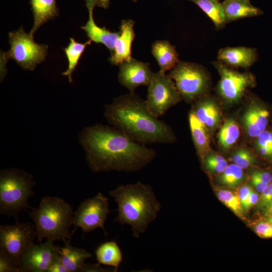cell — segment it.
<instances>
[{"mask_svg": "<svg viewBox=\"0 0 272 272\" xmlns=\"http://www.w3.org/2000/svg\"><path fill=\"white\" fill-rule=\"evenodd\" d=\"M268 213H272V204L266 210Z\"/></svg>", "mask_w": 272, "mask_h": 272, "instance_id": "obj_45", "label": "cell"}, {"mask_svg": "<svg viewBox=\"0 0 272 272\" xmlns=\"http://www.w3.org/2000/svg\"><path fill=\"white\" fill-rule=\"evenodd\" d=\"M259 198V194L254 190H252L247 198L243 209V210L248 211L254 205L257 203Z\"/></svg>", "mask_w": 272, "mask_h": 272, "instance_id": "obj_38", "label": "cell"}, {"mask_svg": "<svg viewBox=\"0 0 272 272\" xmlns=\"http://www.w3.org/2000/svg\"><path fill=\"white\" fill-rule=\"evenodd\" d=\"M244 178L243 169L235 164L228 165L219 177V181L222 185L233 188H237Z\"/></svg>", "mask_w": 272, "mask_h": 272, "instance_id": "obj_28", "label": "cell"}, {"mask_svg": "<svg viewBox=\"0 0 272 272\" xmlns=\"http://www.w3.org/2000/svg\"><path fill=\"white\" fill-rule=\"evenodd\" d=\"M106 269L102 268L99 264H86L81 271H106Z\"/></svg>", "mask_w": 272, "mask_h": 272, "instance_id": "obj_41", "label": "cell"}, {"mask_svg": "<svg viewBox=\"0 0 272 272\" xmlns=\"http://www.w3.org/2000/svg\"><path fill=\"white\" fill-rule=\"evenodd\" d=\"M79 141L89 167L95 172L138 171L157 154L120 130L100 123L84 127L79 133Z\"/></svg>", "mask_w": 272, "mask_h": 272, "instance_id": "obj_1", "label": "cell"}, {"mask_svg": "<svg viewBox=\"0 0 272 272\" xmlns=\"http://www.w3.org/2000/svg\"><path fill=\"white\" fill-rule=\"evenodd\" d=\"M255 233L263 238H272V225L267 222L257 223L254 228Z\"/></svg>", "mask_w": 272, "mask_h": 272, "instance_id": "obj_33", "label": "cell"}, {"mask_svg": "<svg viewBox=\"0 0 272 272\" xmlns=\"http://www.w3.org/2000/svg\"><path fill=\"white\" fill-rule=\"evenodd\" d=\"M263 182L269 184L272 182V175L269 172L256 170L252 172Z\"/></svg>", "mask_w": 272, "mask_h": 272, "instance_id": "obj_40", "label": "cell"}, {"mask_svg": "<svg viewBox=\"0 0 272 272\" xmlns=\"http://www.w3.org/2000/svg\"><path fill=\"white\" fill-rule=\"evenodd\" d=\"M89 12V19L86 24L81 28L86 33L87 36L92 41L104 45L113 52L115 42L119 35L120 31L112 32L105 27L98 26L94 20L93 10L96 6L92 0H86Z\"/></svg>", "mask_w": 272, "mask_h": 272, "instance_id": "obj_16", "label": "cell"}, {"mask_svg": "<svg viewBox=\"0 0 272 272\" xmlns=\"http://www.w3.org/2000/svg\"><path fill=\"white\" fill-rule=\"evenodd\" d=\"M219 200L239 216L243 215V209L241 206L238 193L227 189H221L218 191Z\"/></svg>", "mask_w": 272, "mask_h": 272, "instance_id": "obj_29", "label": "cell"}, {"mask_svg": "<svg viewBox=\"0 0 272 272\" xmlns=\"http://www.w3.org/2000/svg\"><path fill=\"white\" fill-rule=\"evenodd\" d=\"M92 42L89 39L84 43H80L76 41L73 38H71L69 45L63 48L68 61V67L66 70L62 73V75L67 77L70 83L73 82L72 73L76 69L85 48L91 44Z\"/></svg>", "mask_w": 272, "mask_h": 272, "instance_id": "obj_26", "label": "cell"}, {"mask_svg": "<svg viewBox=\"0 0 272 272\" xmlns=\"http://www.w3.org/2000/svg\"><path fill=\"white\" fill-rule=\"evenodd\" d=\"M189 124L197 153L203 160L210 150V140L207 127L196 116L191 110L188 116Z\"/></svg>", "mask_w": 272, "mask_h": 272, "instance_id": "obj_21", "label": "cell"}, {"mask_svg": "<svg viewBox=\"0 0 272 272\" xmlns=\"http://www.w3.org/2000/svg\"><path fill=\"white\" fill-rule=\"evenodd\" d=\"M232 160L234 164L243 169L247 168L255 162V159L251 153L246 149H240L236 151L232 156Z\"/></svg>", "mask_w": 272, "mask_h": 272, "instance_id": "obj_31", "label": "cell"}, {"mask_svg": "<svg viewBox=\"0 0 272 272\" xmlns=\"http://www.w3.org/2000/svg\"><path fill=\"white\" fill-rule=\"evenodd\" d=\"M167 76L173 81L182 98L188 102L204 96L210 86L207 69L195 62L180 60Z\"/></svg>", "mask_w": 272, "mask_h": 272, "instance_id": "obj_6", "label": "cell"}, {"mask_svg": "<svg viewBox=\"0 0 272 272\" xmlns=\"http://www.w3.org/2000/svg\"><path fill=\"white\" fill-rule=\"evenodd\" d=\"M257 138V147H265L272 153V132L264 130Z\"/></svg>", "mask_w": 272, "mask_h": 272, "instance_id": "obj_34", "label": "cell"}, {"mask_svg": "<svg viewBox=\"0 0 272 272\" xmlns=\"http://www.w3.org/2000/svg\"><path fill=\"white\" fill-rule=\"evenodd\" d=\"M249 107L243 116V124L248 134L251 137L257 138L265 129L269 113L254 103Z\"/></svg>", "mask_w": 272, "mask_h": 272, "instance_id": "obj_20", "label": "cell"}, {"mask_svg": "<svg viewBox=\"0 0 272 272\" xmlns=\"http://www.w3.org/2000/svg\"><path fill=\"white\" fill-rule=\"evenodd\" d=\"M96 6L104 9H107L109 7L110 0H92Z\"/></svg>", "mask_w": 272, "mask_h": 272, "instance_id": "obj_42", "label": "cell"}, {"mask_svg": "<svg viewBox=\"0 0 272 272\" xmlns=\"http://www.w3.org/2000/svg\"><path fill=\"white\" fill-rule=\"evenodd\" d=\"M10 48L3 53L5 62L12 59L22 69L33 71L36 66L45 60L48 46L36 43L33 37L23 27L9 33Z\"/></svg>", "mask_w": 272, "mask_h": 272, "instance_id": "obj_8", "label": "cell"}, {"mask_svg": "<svg viewBox=\"0 0 272 272\" xmlns=\"http://www.w3.org/2000/svg\"><path fill=\"white\" fill-rule=\"evenodd\" d=\"M34 222L38 241L44 239L54 241L71 240L74 212L72 206L64 199L54 196L41 198L37 208L29 212Z\"/></svg>", "mask_w": 272, "mask_h": 272, "instance_id": "obj_4", "label": "cell"}, {"mask_svg": "<svg viewBox=\"0 0 272 272\" xmlns=\"http://www.w3.org/2000/svg\"><path fill=\"white\" fill-rule=\"evenodd\" d=\"M33 177L21 169H5L0 172V214L17 218L22 210L31 208L28 199L34 195Z\"/></svg>", "mask_w": 272, "mask_h": 272, "instance_id": "obj_5", "label": "cell"}, {"mask_svg": "<svg viewBox=\"0 0 272 272\" xmlns=\"http://www.w3.org/2000/svg\"><path fill=\"white\" fill-rule=\"evenodd\" d=\"M223 1H224V0H223Z\"/></svg>", "mask_w": 272, "mask_h": 272, "instance_id": "obj_47", "label": "cell"}, {"mask_svg": "<svg viewBox=\"0 0 272 272\" xmlns=\"http://www.w3.org/2000/svg\"><path fill=\"white\" fill-rule=\"evenodd\" d=\"M109 199L101 192L82 201L74 213L73 225L89 233L101 228L107 234L104 225L109 213Z\"/></svg>", "mask_w": 272, "mask_h": 272, "instance_id": "obj_11", "label": "cell"}, {"mask_svg": "<svg viewBox=\"0 0 272 272\" xmlns=\"http://www.w3.org/2000/svg\"><path fill=\"white\" fill-rule=\"evenodd\" d=\"M203 160L206 169L214 173L221 174L228 166L224 158L218 154L207 155Z\"/></svg>", "mask_w": 272, "mask_h": 272, "instance_id": "obj_30", "label": "cell"}, {"mask_svg": "<svg viewBox=\"0 0 272 272\" xmlns=\"http://www.w3.org/2000/svg\"><path fill=\"white\" fill-rule=\"evenodd\" d=\"M109 194L117 203L118 215L114 221L130 226L136 238L145 232L161 210V203L151 187L141 182L121 185Z\"/></svg>", "mask_w": 272, "mask_h": 272, "instance_id": "obj_3", "label": "cell"}, {"mask_svg": "<svg viewBox=\"0 0 272 272\" xmlns=\"http://www.w3.org/2000/svg\"><path fill=\"white\" fill-rule=\"evenodd\" d=\"M59 247L53 241L34 245L26 255L21 267V272H48L54 260L59 256Z\"/></svg>", "mask_w": 272, "mask_h": 272, "instance_id": "obj_13", "label": "cell"}, {"mask_svg": "<svg viewBox=\"0 0 272 272\" xmlns=\"http://www.w3.org/2000/svg\"><path fill=\"white\" fill-rule=\"evenodd\" d=\"M240 130L238 124L233 119H228L222 126L219 133L218 140L224 149L231 147L239 137Z\"/></svg>", "mask_w": 272, "mask_h": 272, "instance_id": "obj_27", "label": "cell"}, {"mask_svg": "<svg viewBox=\"0 0 272 272\" xmlns=\"http://www.w3.org/2000/svg\"><path fill=\"white\" fill-rule=\"evenodd\" d=\"M267 222L272 225V213L269 214V216L268 217Z\"/></svg>", "mask_w": 272, "mask_h": 272, "instance_id": "obj_44", "label": "cell"}, {"mask_svg": "<svg viewBox=\"0 0 272 272\" xmlns=\"http://www.w3.org/2000/svg\"><path fill=\"white\" fill-rule=\"evenodd\" d=\"M96 259L100 264L111 266L116 271L121 264L123 256L119 246L115 241H107L98 247L95 251Z\"/></svg>", "mask_w": 272, "mask_h": 272, "instance_id": "obj_24", "label": "cell"}, {"mask_svg": "<svg viewBox=\"0 0 272 272\" xmlns=\"http://www.w3.org/2000/svg\"><path fill=\"white\" fill-rule=\"evenodd\" d=\"M63 247H59L60 260L69 272L81 271L87 259L92 254L83 248L72 246L70 240L65 241Z\"/></svg>", "mask_w": 272, "mask_h": 272, "instance_id": "obj_19", "label": "cell"}, {"mask_svg": "<svg viewBox=\"0 0 272 272\" xmlns=\"http://www.w3.org/2000/svg\"><path fill=\"white\" fill-rule=\"evenodd\" d=\"M133 2H137L138 0H132Z\"/></svg>", "mask_w": 272, "mask_h": 272, "instance_id": "obj_46", "label": "cell"}, {"mask_svg": "<svg viewBox=\"0 0 272 272\" xmlns=\"http://www.w3.org/2000/svg\"><path fill=\"white\" fill-rule=\"evenodd\" d=\"M34 23L30 34L33 37L36 30L44 23L58 15L56 0H30Z\"/></svg>", "mask_w": 272, "mask_h": 272, "instance_id": "obj_22", "label": "cell"}, {"mask_svg": "<svg viewBox=\"0 0 272 272\" xmlns=\"http://www.w3.org/2000/svg\"><path fill=\"white\" fill-rule=\"evenodd\" d=\"M192 110L208 128H214L220 119V112L216 104L211 99L203 97L198 99Z\"/></svg>", "mask_w": 272, "mask_h": 272, "instance_id": "obj_23", "label": "cell"}, {"mask_svg": "<svg viewBox=\"0 0 272 272\" xmlns=\"http://www.w3.org/2000/svg\"><path fill=\"white\" fill-rule=\"evenodd\" d=\"M272 191V182L269 183L263 191L259 195L258 201L257 202L258 207L263 210H266L267 205V202Z\"/></svg>", "mask_w": 272, "mask_h": 272, "instance_id": "obj_35", "label": "cell"}, {"mask_svg": "<svg viewBox=\"0 0 272 272\" xmlns=\"http://www.w3.org/2000/svg\"><path fill=\"white\" fill-rule=\"evenodd\" d=\"M48 272H69L61 262L59 256L57 257L50 266Z\"/></svg>", "mask_w": 272, "mask_h": 272, "instance_id": "obj_39", "label": "cell"}, {"mask_svg": "<svg viewBox=\"0 0 272 272\" xmlns=\"http://www.w3.org/2000/svg\"><path fill=\"white\" fill-rule=\"evenodd\" d=\"M108 123L141 144H169L175 140L171 128L149 110L145 100L135 93L114 98L104 105Z\"/></svg>", "mask_w": 272, "mask_h": 272, "instance_id": "obj_2", "label": "cell"}, {"mask_svg": "<svg viewBox=\"0 0 272 272\" xmlns=\"http://www.w3.org/2000/svg\"><path fill=\"white\" fill-rule=\"evenodd\" d=\"M134 22L131 19L123 20L120 25L119 35L109 60L112 64H119L132 58V44L135 38Z\"/></svg>", "mask_w": 272, "mask_h": 272, "instance_id": "obj_15", "label": "cell"}, {"mask_svg": "<svg viewBox=\"0 0 272 272\" xmlns=\"http://www.w3.org/2000/svg\"><path fill=\"white\" fill-rule=\"evenodd\" d=\"M252 190V187L247 184H244L239 188L238 195L242 208Z\"/></svg>", "mask_w": 272, "mask_h": 272, "instance_id": "obj_36", "label": "cell"}, {"mask_svg": "<svg viewBox=\"0 0 272 272\" xmlns=\"http://www.w3.org/2000/svg\"><path fill=\"white\" fill-rule=\"evenodd\" d=\"M212 64L220 76L217 91L228 103L238 101L247 90L255 84V77L251 73L239 72L217 60L213 61Z\"/></svg>", "mask_w": 272, "mask_h": 272, "instance_id": "obj_10", "label": "cell"}, {"mask_svg": "<svg viewBox=\"0 0 272 272\" xmlns=\"http://www.w3.org/2000/svg\"><path fill=\"white\" fill-rule=\"evenodd\" d=\"M272 204V191L270 193V195L269 196V199H268V202H267V208L266 209V210Z\"/></svg>", "mask_w": 272, "mask_h": 272, "instance_id": "obj_43", "label": "cell"}, {"mask_svg": "<svg viewBox=\"0 0 272 272\" xmlns=\"http://www.w3.org/2000/svg\"><path fill=\"white\" fill-rule=\"evenodd\" d=\"M118 66V82L130 93H134L141 86H148L154 74L149 63L133 58L119 64Z\"/></svg>", "mask_w": 272, "mask_h": 272, "instance_id": "obj_12", "label": "cell"}, {"mask_svg": "<svg viewBox=\"0 0 272 272\" xmlns=\"http://www.w3.org/2000/svg\"><path fill=\"white\" fill-rule=\"evenodd\" d=\"M250 180L252 185L259 193H262L267 187L268 184L262 181L259 178L252 173L250 175Z\"/></svg>", "mask_w": 272, "mask_h": 272, "instance_id": "obj_37", "label": "cell"}, {"mask_svg": "<svg viewBox=\"0 0 272 272\" xmlns=\"http://www.w3.org/2000/svg\"><path fill=\"white\" fill-rule=\"evenodd\" d=\"M221 4L226 24L263 14V12L252 5L250 0H224Z\"/></svg>", "mask_w": 272, "mask_h": 272, "instance_id": "obj_17", "label": "cell"}, {"mask_svg": "<svg viewBox=\"0 0 272 272\" xmlns=\"http://www.w3.org/2000/svg\"><path fill=\"white\" fill-rule=\"evenodd\" d=\"M151 52L160 67L166 73L172 70L180 61L174 45L167 40H157L152 45Z\"/></svg>", "mask_w": 272, "mask_h": 272, "instance_id": "obj_18", "label": "cell"}, {"mask_svg": "<svg viewBox=\"0 0 272 272\" xmlns=\"http://www.w3.org/2000/svg\"><path fill=\"white\" fill-rule=\"evenodd\" d=\"M0 272H21L15 262L2 251H0Z\"/></svg>", "mask_w": 272, "mask_h": 272, "instance_id": "obj_32", "label": "cell"}, {"mask_svg": "<svg viewBox=\"0 0 272 272\" xmlns=\"http://www.w3.org/2000/svg\"><path fill=\"white\" fill-rule=\"evenodd\" d=\"M258 58L257 49L242 46L222 48L217 54V60L234 69H248Z\"/></svg>", "mask_w": 272, "mask_h": 272, "instance_id": "obj_14", "label": "cell"}, {"mask_svg": "<svg viewBox=\"0 0 272 272\" xmlns=\"http://www.w3.org/2000/svg\"><path fill=\"white\" fill-rule=\"evenodd\" d=\"M37 238L35 226L30 222L0 226V251L10 257L21 267Z\"/></svg>", "mask_w": 272, "mask_h": 272, "instance_id": "obj_7", "label": "cell"}, {"mask_svg": "<svg viewBox=\"0 0 272 272\" xmlns=\"http://www.w3.org/2000/svg\"><path fill=\"white\" fill-rule=\"evenodd\" d=\"M182 99L173 81L160 70L154 74L148 86L145 100L149 111L158 118Z\"/></svg>", "mask_w": 272, "mask_h": 272, "instance_id": "obj_9", "label": "cell"}, {"mask_svg": "<svg viewBox=\"0 0 272 272\" xmlns=\"http://www.w3.org/2000/svg\"><path fill=\"white\" fill-rule=\"evenodd\" d=\"M196 5L211 20L216 30L223 29L226 23L220 0H188Z\"/></svg>", "mask_w": 272, "mask_h": 272, "instance_id": "obj_25", "label": "cell"}]
</instances>
